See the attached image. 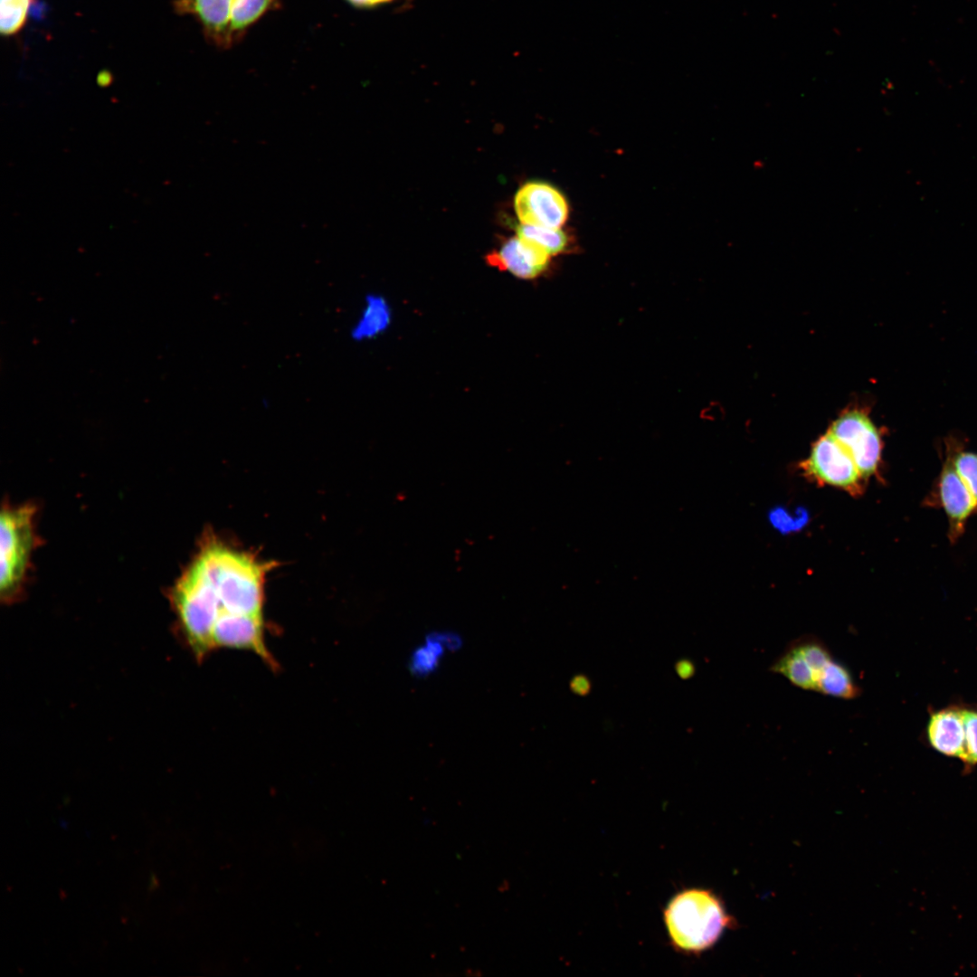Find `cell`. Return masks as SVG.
<instances>
[{
    "mask_svg": "<svg viewBox=\"0 0 977 977\" xmlns=\"http://www.w3.org/2000/svg\"><path fill=\"white\" fill-rule=\"evenodd\" d=\"M664 921L674 947L694 953L712 946L731 918L711 891L692 888L670 900L664 911Z\"/></svg>",
    "mask_w": 977,
    "mask_h": 977,
    "instance_id": "obj_1",
    "label": "cell"
},
{
    "mask_svg": "<svg viewBox=\"0 0 977 977\" xmlns=\"http://www.w3.org/2000/svg\"><path fill=\"white\" fill-rule=\"evenodd\" d=\"M34 507H7L1 513V595L9 599L24 580L35 544Z\"/></svg>",
    "mask_w": 977,
    "mask_h": 977,
    "instance_id": "obj_2",
    "label": "cell"
},
{
    "mask_svg": "<svg viewBox=\"0 0 977 977\" xmlns=\"http://www.w3.org/2000/svg\"><path fill=\"white\" fill-rule=\"evenodd\" d=\"M829 432L849 452L862 478L876 472L882 449L881 438L866 413L857 410L843 413L832 422Z\"/></svg>",
    "mask_w": 977,
    "mask_h": 977,
    "instance_id": "obj_3",
    "label": "cell"
},
{
    "mask_svg": "<svg viewBox=\"0 0 977 977\" xmlns=\"http://www.w3.org/2000/svg\"><path fill=\"white\" fill-rule=\"evenodd\" d=\"M803 470L820 483L855 492L862 478L849 452L829 432L812 445Z\"/></svg>",
    "mask_w": 977,
    "mask_h": 977,
    "instance_id": "obj_4",
    "label": "cell"
},
{
    "mask_svg": "<svg viewBox=\"0 0 977 977\" xmlns=\"http://www.w3.org/2000/svg\"><path fill=\"white\" fill-rule=\"evenodd\" d=\"M514 209L522 224L561 228L569 207L564 194L548 183L530 181L516 193Z\"/></svg>",
    "mask_w": 977,
    "mask_h": 977,
    "instance_id": "obj_5",
    "label": "cell"
},
{
    "mask_svg": "<svg viewBox=\"0 0 977 977\" xmlns=\"http://www.w3.org/2000/svg\"><path fill=\"white\" fill-rule=\"evenodd\" d=\"M263 623V617L260 616L233 613L220 616L212 631L213 650L218 648L251 650L274 666V659L264 641Z\"/></svg>",
    "mask_w": 977,
    "mask_h": 977,
    "instance_id": "obj_6",
    "label": "cell"
},
{
    "mask_svg": "<svg viewBox=\"0 0 977 977\" xmlns=\"http://www.w3.org/2000/svg\"><path fill=\"white\" fill-rule=\"evenodd\" d=\"M551 256L543 249L518 235L507 240L499 250L487 255V262L501 270L524 279H536L545 272Z\"/></svg>",
    "mask_w": 977,
    "mask_h": 977,
    "instance_id": "obj_7",
    "label": "cell"
},
{
    "mask_svg": "<svg viewBox=\"0 0 977 977\" xmlns=\"http://www.w3.org/2000/svg\"><path fill=\"white\" fill-rule=\"evenodd\" d=\"M233 3L234 0H174L173 7L178 14L194 16L201 24L208 43L226 49L232 45L231 21Z\"/></svg>",
    "mask_w": 977,
    "mask_h": 977,
    "instance_id": "obj_8",
    "label": "cell"
},
{
    "mask_svg": "<svg viewBox=\"0 0 977 977\" xmlns=\"http://www.w3.org/2000/svg\"><path fill=\"white\" fill-rule=\"evenodd\" d=\"M927 735L936 751L961 759L965 741L961 709L946 708L934 713L928 723Z\"/></svg>",
    "mask_w": 977,
    "mask_h": 977,
    "instance_id": "obj_9",
    "label": "cell"
},
{
    "mask_svg": "<svg viewBox=\"0 0 977 977\" xmlns=\"http://www.w3.org/2000/svg\"><path fill=\"white\" fill-rule=\"evenodd\" d=\"M940 495L953 529L960 531L967 517L976 507L977 500L951 461L944 466L941 475Z\"/></svg>",
    "mask_w": 977,
    "mask_h": 977,
    "instance_id": "obj_10",
    "label": "cell"
},
{
    "mask_svg": "<svg viewBox=\"0 0 977 977\" xmlns=\"http://www.w3.org/2000/svg\"><path fill=\"white\" fill-rule=\"evenodd\" d=\"M816 691L843 699H853L861 694V689L854 680L849 669L834 659L820 673L817 681Z\"/></svg>",
    "mask_w": 977,
    "mask_h": 977,
    "instance_id": "obj_11",
    "label": "cell"
},
{
    "mask_svg": "<svg viewBox=\"0 0 977 977\" xmlns=\"http://www.w3.org/2000/svg\"><path fill=\"white\" fill-rule=\"evenodd\" d=\"M770 670L783 676L797 688L814 691L816 689L814 675L810 666L792 642L771 665Z\"/></svg>",
    "mask_w": 977,
    "mask_h": 977,
    "instance_id": "obj_12",
    "label": "cell"
},
{
    "mask_svg": "<svg viewBox=\"0 0 977 977\" xmlns=\"http://www.w3.org/2000/svg\"><path fill=\"white\" fill-rule=\"evenodd\" d=\"M280 0H234L232 21V44L237 43L246 31L267 12L279 6Z\"/></svg>",
    "mask_w": 977,
    "mask_h": 977,
    "instance_id": "obj_13",
    "label": "cell"
},
{
    "mask_svg": "<svg viewBox=\"0 0 977 977\" xmlns=\"http://www.w3.org/2000/svg\"><path fill=\"white\" fill-rule=\"evenodd\" d=\"M385 322L384 303L378 297L369 296L360 316L350 328V336L356 341L371 338L384 327Z\"/></svg>",
    "mask_w": 977,
    "mask_h": 977,
    "instance_id": "obj_14",
    "label": "cell"
},
{
    "mask_svg": "<svg viewBox=\"0 0 977 977\" xmlns=\"http://www.w3.org/2000/svg\"><path fill=\"white\" fill-rule=\"evenodd\" d=\"M517 235L532 242L551 257L564 253L569 245L566 234L560 228L520 224Z\"/></svg>",
    "mask_w": 977,
    "mask_h": 977,
    "instance_id": "obj_15",
    "label": "cell"
},
{
    "mask_svg": "<svg viewBox=\"0 0 977 977\" xmlns=\"http://www.w3.org/2000/svg\"><path fill=\"white\" fill-rule=\"evenodd\" d=\"M792 643L803 656L810 666L817 685L818 678L825 667L833 659L827 645L818 637H800ZM816 691V689H815Z\"/></svg>",
    "mask_w": 977,
    "mask_h": 977,
    "instance_id": "obj_16",
    "label": "cell"
},
{
    "mask_svg": "<svg viewBox=\"0 0 977 977\" xmlns=\"http://www.w3.org/2000/svg\"><path fill=\"white\" fill-rule=\"evenodd\" d=\"M33 0H1L0 32L3 36L16 34L24 25Z\"/></svg>",
    "mask_w": 977,
    "mask_h": 977,
    "instance_id": "obj_17",
    "label": "cell"
},
{
    "mask_svg": "<svg viewBox=\"0 0 977 977\" xmlns=\"http://www.w3.org/2000/svg\"><path fill=\"white\" fill-rule=\"evenodd\" d=\"M964 726V751L961 758L968 765L977 764V711L961 709Z\"/></svg>",
    "mask_w": 977,
    "mask_h": 977,
    "instance_id": "obj_18",
    "label": "cell"
},
{
    "mask_svg": "<svg viewBox=\"0 0 977 977\" xmlns=\"http://www.w3.org/2000/svg\"><path fill=\"white\" fill-rule=\"evenodd\" d=\"M953 466L977 500V454L962 452L955 457Z\"/></svg>",
    "mask_w": 977,
    "mask_h": 977,
    "instance_id": "obj_19",
    "label": "cell"
},
{
    "mask_svg": "<svg viewBox=\"0 0 977 977\" xmlns=\"http://www.w3.org/2000/svg\"><path fill=\"white\" fill-rule=\"evenodd\" d=\"M571 687L573 691L579 695L586 694L590 688V684L587 678L582 676H577L572 680Z\"/></svg>",
    "mask_w": 977,
    "mask_h": 977,
    "instance_id": "obj_20",
    "label": "cell"
},
{
    "mask_svg": "<svg viewBox=\"0 0 977 977\" xmlns=\"http://www.w3.org/2000/svg\"><path fill=\"white\" fill-rule=\"evenodd\" d=\"M677 671L682 678H689L694 673L693 664L688 661H679L677 665Z\"/></svg>",
    "mask_w": 977,
    "mask_h": 977,
    "instance_id": "obj_21",
    "label": "cell"
},
{
    "mask_svg": "<svg viewBox=\"0 0 977 977\" xmlns=\"http://www.w3.org/2000/svg\"><path fill=\"white\" fill-rule=\"evenodd\" d=\"M351 4L359 7H372L378 5L391 2L392 0H347Z\"/></svg>",
    "mask_w": 977,
    "mask_h": 977,
    "instance_id": "obj_22",
    "label": "cell"
}]
</instances>
